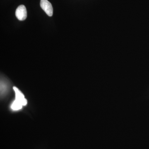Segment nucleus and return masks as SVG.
<instances>
[{"label":"nucleus","mask_w":149,"mask_h":149,"mask_svg":"<svg viewBox=\"0 0 149 149\" xmlns=\"http://www.w3.org/2000/svg\"><path fill=\"white\" fill-rule=\"evenodd\" d=\"M22 105L20 102L16 100H15L11 105L12 109L14 110H18L22 108Z\"/></svg>","instance_id":"nucleus-4"},{"label":"nucleus","mask_w":149,"mask_h":149,"mask_svg":"<svg viewBox=\"0 0 149 149\" xmlns=\"http://www.w3.org/2000/svg\"><path fill=\"white\" fill-rule=\"evenodd\" d=\"M13 89L15 92V100L20 102L22 106L26 105L27 103V100L24 98V95L16 87H13Z\"/></svg>","instance_id":"nucleus-3"},{"label":"nucleus","mask_w":149,"mask_h":149,"mask_svg":"<svg viewBox=\"0 0 149 149\" xmlns=\"http://www.w3.org/2000/svg\"><path fill=\"white\" fill-rule=\"evenodd\" d=\"M40 6L48 16H52L53 9L52 4L48 0H41Z\"/></svg>","instance_id":"nucleus-1"},{"label":"nucleus","mask_w":149,"mask_h":149,"mask_svg":"<svg viewBox=\"0 0 149 149\" xmlns=\"http://www.w3.org/2000/svg\"><path fill=\"white\" fill-rule=\"evenodd\" d=\"M15 15L19 20H25L27 17V11L26 7L24 5L19 6L15 11Z\"/></svg>","instance_id":"nucleus-2"}]
</instances>
